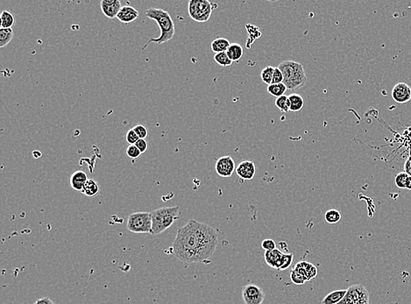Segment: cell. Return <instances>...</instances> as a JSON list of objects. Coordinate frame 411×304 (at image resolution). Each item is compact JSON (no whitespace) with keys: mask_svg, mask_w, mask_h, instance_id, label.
I'll list each match as a JSON object with an SVG mask.
<instances>
[{"mask_svg":"<svg viewBox=\"0 0 411 304\" xmlns=\"http://www.w3.org/2000/svg\"><path fill=\"white\" fill-rule=\"evenodd\" d=\"M218 245V234L212 227L189 220L177 231L173 252L183 262L204 263L213 255Z\"/></svg>","mask_w":411,"mask_h":304,"instance_id":"cell-1","label":"cell"},{"mask_svg":"<svg viewBox=\"0 0 411 304\" xmlns=\"http://www.w3.org/2000/svg\"><path fill=\"white\" fill-rule=\"evenodd\" d=\"M146 16L149 18L150 20L156 21L158 24L160 30V34L158 38L150 39L146 43V45L143 47V50L146 49V47L152 42H155L160 45L170 41L174 37L176 26H175V23L173 21L172 18L168 12L164 11L162 9L149 8L146 11Z\"/></svg>","mask_w":411,"mask_h":304,"instance_id":"cell-2","label":"cell"},{"mask_svg":"<svg viewBox=\"0 0 411 304\" xmlns=\"http://www.w3.org/2000/svg\"><path fill=\"white\" fill-rule=\"evenodd\" d=\"M283 75V84L290 91H297L307 83V75L303 66L294 61H284L278 65Z\"/></svg>","mask_w":411,"mask_h":304,"instance_id":"cell-3","label":"cell"},{"mask_svg":"<svg viewBox=\"0 0 411 304\" xmlns=\"http://www.w3.org/2000/svg\"><path fill=\"white\" fill-rule=\"evenodd\" d=\"M179 207H164L152 211V235L162 234L178 218Z\"/></svg>","mask_w":411,"mask_h":304,"instance_id":"cell-4","label":"cell"},{"mask_svg":"<svg viewBox=\"0 0 411 304\" xmlns=\"http://www.w3.org/2000/svg\"><path fill=\"white\" fill-rule=\"evenodd\" d=\"M217 4L208 0H190L188 5L189 17L197 22H206L210 20Z\"/></svg>","mask_w":411,"mask_h":304,"instance_id":"cell-5","label":"cell"},{"mask_svg":"<svg viewBox=\"0 0 411 304\" xmlns=\"http://www.w3.org/2000/svg\"><path fill=\"white\" fill-rule=\"evenodd\" d=\"M126 228L134 234H151V214L148 212L131 214L127 219Z\"/></svg>","mask_w":411,"mask_h":304,"instance_id":"cell-6","label":"cell"},{"mask_svg":"<svg viewBox=\"0 0 411 304\" xmlns=\"http://www.w3.org/2000/svg\"><path fill=\"white\" fill-rule=\"evenodd\" d=\"M339 304H369V292L364 285L354 284L347 288L343 300Z\"/></svg>","mask_w":411,"mask_h":304,"instance_id":"cell-7","label":"cell"},{"mask_svg":"<svg viewBox=\"0 0 411 304\" xmlns=\"http://www.w3.org/2000/svg\"><path fill=\"white\" fill-rule=\"evenodd\" d=\"M242 299L245 304H261L265 299V293L254 284H248L242 287Z\"/></svg>","mask_w":411,"mask_h":304,"instance_id":"cell-8","label":"cell"},{"mask_svg":"<svg viewBox=\"0 0 411 304\" xmlns=\"http://www.w3.org/2000/svg\"><path fill=\"white\" fill-rule=\"evenodd\" d=\"M216 172L221 177H231L235 171V163L231 156H223L216 163Z\"/></svg>","mask_w":411,"mask_h":304,"instance_id":"cell-9","label":"cell"},{"mask_svg":"<svg viewBox=\"0 0 411 304\" xmlns=\"http://www.w3.org/2000/svg\"><path fill=\"white\" fill-rule=\"evenodd\" d=\"M392 97L398 104H405L411 99V88L407 84L399 83L392 91Z\"/></svg>","mask_w":411,"mask_h":304,"instance_id":"cell-10","label":"cell"},{"mask_svg":"<svg viewBox=\"0 0 411 304\" xmlns=\"http://www.w3.org/2000/svg\"><path fill=\"white\" fill-rule=\"evenodd\" d=\"M101 10L105 17L109 19L117 18V15L122 8L121 2L119 0H102L100 3Z\"/></svg>","mask_w":411,"mask_h":304,"instance_id":"cell-11","label":"cell"},{"mask_svg":"<svg viewBox=\"0 0 411 304\" xmlns=\"http://www.w3.org/2000/svg\"><path fill=\"white\" fill-rule=\"evenodd\" d=\"M236 173L240 179L245 181L252 180L255 175V165L252 162L245 161L239 163L238 167H236Z\"/></svg>","mask_w":411,"mask_h":304,"instance_id":"cell-12","label":"cell"},{"mask_svg":"<svg viewBox=\"0 0 411 304\" xmlns=\"http://www.w3.org/2000/svg\"><path fill=\"white\" fill-rule=\"evenodd\" d=\"M293 270L302 275L306 279L307 281H310L311 280L314 279L315 277L318 275L317 267H315L313 264L307 262V261H301L297 263L294 267Z\"/></svg>","mask_w":411,"mask_h":304,"instance_id":"cell-13","label":"cell"},{"mask_svg":"<svg viewBox=\"0 0 411 304\" xmlns=\"http://www.w3.org/2000/svg\"><path fill=\"white\" fill-rule=\"evenodd\" d=\"M138 17H139V13L138 11L130 5L122 6V8L120 9L119 13L117 15V20L125 24L132 23L136 21Z\"/></svg>","mask_w":411,"mask_h":304,"instance_id":"cell-14","label":"cell"},{"mask_svg":"<svg viewBox=\"0 0 411 304\" xmlns=\"http://www.w3.org/2000/svg\"><path fill=\"white\" fill-rule=\"evenodd\" d=\"M88 180V176L85 172L82 170L76 171L70 176L69 184L74 190L82 192L84 185L87 183Z\"/></svg>","mask_w":411,"mask_h":304,"instance_id":"cell-15","label":"cell"},{"mask_svg":"<svg viewBox=\"0 0 411 304\" xmlns=\"http://www.w3.org/2000/svg\"><path fill=\"white\" fill-rule=\"evenodd\" d=\"M282 254L281 251L277 248L274 250L267 251L264 255L265 261L269 267L279 270L281 267Z\"/></svg>","mask_w":411,"mask_h":304,"instance_id":"cell-16","label":"cell"},{"mask_svg":"<svg viewBox=\"0 0 411 304\" xmlns=\"http://www.w3.org/2000/svg\"><path fill=\"white\" fill-rule=\"evenodd\" d=\"M289 103H290V113H298L304 106V99L301 95L297 93H292L288 96Z\"/></svg>","mask_w":411,"mask_h":304,"instance_id":"cell-17","label":"cell"},{"mask_svg":"<svg viewBox=\"0 0 411 304\" xmlns=\"http://www.w3.org/2000/svg\"><path fill=\"white\" fill-rule=\"evenodd\" d=\"M347 289H341L329 293L322 301V304H339L343 300Z\"/></svg>","mask_w":411,"mask_h":304,"instance_id":"cell-18","label":"cell"},{"mask_svg":"<svg viewBox=\"0 0 411 304\" xmlns=\"http://www.w3.org/2000/svg\"><path fill=\"white\" fill-rule=\"evenodd\" d=\"M100 191V186L95 180L89 179L84 185L82 193L88 197H94Z\"/></svg>","mask_w":411,"mask_h":304,"instance_id":"cell-19","label":"cell"},{"mask_svg":"<svg viewBox=\"0 0 411 304\" xmlns=\"http://www.w3.org/2000/svg\"><path fill=\"white\" fill-rule=\"evenodd\" d=\"M231 45L230 42L226 38H218L211 42V50L214 52L215 54L227 52Z\"/></svg>","mask_w":411,"mask_h":304,"instance_id":"cell-20","label":"cell"},{"mask_svg":"<svg viewBox=\"0 0 411 304\" xmlns=\"http://www.w3.org/2000/svg\"><path fill=\"white\" fill-rule=\"evenodd\" d=\"M227 53L232 63L238 62L243 56V47L239 43H231Z\"/></svg>","mask_w":411,"mask_h":304,"instance_id":"cell-21","label":"cell"},{"mask_svg":"<svg viewBox=\"0 0 411 304\" xmlns=\"http://www.w3.org/2000/svg\"><path fill=\"white\" fill-rule=\"evenodd\" d=\"M16 23V19L13 13H10L8 11H4L1 13V28L9 29L12 28L13 25Z\"/></svg>","mask_w":411,"mask_h":304,"instance_id":"cell-22","label":"cell"},{"mask_svg":"<svg viewBox=\"0 0 411 304\" xmlns=\"http://www.w3.org/2000/svg\"><path fill=\"white\" fill-rule=\"evenodd\" d=\"M267 91L269 92L270 95L274 96V97H280L281 96L285 95V92L288 91V88L286 87L285 84L283 83L281 84H270L268 86Z\"/></svg>","mask_w":411,"mask_h":304,"instance_id":"cell-23","label":"cell"},{"mask_svg":"<svg viewBox=\"0 0 411 304\" xmlns=\"http://www.w3.org/2000/svg\"><path fill=\"white\" fill-rule=\"evenodd\" d=\"M324 220L330 225H335L341 220V213L338 210H329L324 214Z\"/></svg>","mask_w":411,"mask_h":304,"instance_id":"cell-24","label":"cell"},{"mask_svg":"<svg viewBox=\"0 0 411 304\" xmlns=\"http://www.w3.org/2000/svg\"><path fill=\"white\" fill-rule=\"evenodd\" d=\"M13 31L12 28L0 29V47L7 46L11 41L13 40Z\"/></svg>","mask_w":411,"mask_h":304,"instance_id":"cell-25","label":"cell"},{"mask_svg":"<svg viewBox=\"0 0 411 304\" xmlns=\"http://www.w3.org/2000/svg\"><path fill=\"white\" fill-rule=\"evenodd\" d=\"M274 71V68L272 66H268L263 69L260 73L261 81L264 84H268V86L273 83Z\"/></svg>","mask_w":411,"mask_h":304,"instance_id":"cell-26","label":"cell"},{"mask_svg":"<svg viewBox=\"0 0 411 304\" xmlns=\"http://www.w3.org/2000/svg\"><path fill=\"white\" fill-rule=\"evenodd\" d=\"M214 60L216 63L219 64L220 66H223V67H228V66H231L232 64V61L229 58L227 52L215 54Z\"/></svg>","mask_w":411,"mask_h":304,"instance_id":"cell-27","label":"cell"},{"mask_svg":"<svg viewBox=\"0 0 411 304\" xmlns=\"http://www.w3.org/2000/svg\"><path fill=\"white\" fill-rule=\"evenodd\" d=\"M275 105L277 108L279 109L282 113H290V103L288 96H281L277 97L275 100Z\"/></svg>","mask_w":411,"mask_h":304,"instance_id":"cell-28","label":"cell"},{"mask_svg":"<svg viewBox=\"0 0 411 304\" xmlns=\"http://www.w3.org/2000/svg\"><path fill=\"white\" fill-rule=\"evenodd\" d=\"M293 254H283L281 258V267L279 270H286L292 265L293 262Z\"/></svg>","mask_w":411,"mask_h":304,"instance_id":"cell-29","label":"cell"},{"mask_svg":"<svg viewBox=\"0 0 411 304\" xmlns=\"http://www.w3.org/2000/svg\"><path fill=\"white\" fill-rule=\"evenodd\" d=\"M408 177H409V175H408L405 172L399 173V174L395 175V178H394V183H395V185H396L399 188H405V187H406V182H407Z\"/></svg>","mask_w":411,"mask_h":304,"instance_id":"cell-30","label":"cell"},{"mask_svg":"<svg viewBox=\"0 0 411 304\" xmlns=\"http://www.w3.org/2000/svg\"><path fill=\"white\" fill-rule=\"evenodd\" d=\"M290 278H291L292 282L294 284H297V285H303L307 281L306 279L302 275H300L299 273L296 272L295 270L291 271Z\"/></svg>","mask_w":411,"mask_h":304,"instance_id":"cell-31","label":"cell"},{"mask_svg":"<svg viewBox=\"0 0 411 304\" xmlns=\"http://www.w3.org/2000/svg\"><path fill=\"white\" fill-rule=\"evenodd\" d=\"M126 154L128 157L132 159L138 158L141 155V152L138 150V147L135 145H130L126 148Z\"/></svg>","mask_w":411,"mask_h":304,"instance_id":"cell-32","label":"cell"},{"mask_svg":"<svg viewBox=\"0 0 411 304\" xmlns=\"http://www.w3.org/2000/svg\"><path fill=\"white\" fill-rule=\"evenodd\" d=\"M126 142H127V143H129L130 145H135V144L137 143V141H138V140H139V138H138L137 134L135 133V131L134 130V128H133V129L129 130V131L126 133Z\"/></svg>","mask_w":411,"mask_h":304,"instance_id":"cell-33","label":"cell"},{"mask_svg":"<svg viewBox=\"0 0 411 304\" xmlns=\"http://www.w3.org/2000/svg\"><path fill=\"white\" fill-rule=\"evenodd\" d=\"M261 247L266 252L267 251L274 250V249H276V244H275V242L274 241L273 239L267 238V239H264L262 241V243H261Z\"/></svg>","mask_w":411,"mask_h":304,"instance_id":"cell-34","label":"cell"},{"mask_svg":"<svg viewBox=\"0 0 411 304\" xmlns=\"http://www.w3.org/2000/svg\"><path fill=\"white\" fill-rule=\"evenodd\" d=\"M134 130H135V133L137 134L139 139H144L145 140L147 137V135H148V130L144 125H135V127H134Z\"/></svg>","mask_w":411,"mask_h":304,"instance_id":"cell-35","label":"cell"},{"mask_svg":"<svg viewBox=\"0 0 411 304\" xmlns=\"http://www.w3.org/2000/svg\"><path fill=\"white\" fill-rule=\"evenodd\" d=\"M283 83V75L278 67L274 68L273 76V84H281Z\"/></svg>","mask_w":411,"mask_h":304,"instance_id":"cell-36","label":"cell"},{"mask_svg":"<svg viewBox=\"0 0 411 304\" xmlns=\"http://www.w3.org/2000/svg\"><path fill=\"white\" fill-rule=\"evenodd\" d=\"M135 146H137L138 150L141 152V154H143V153H145L147 150V148H148V143H147L146 140L139 139L138 141H137V143L135 144Z\"/></svg>","mask_w":411,"mask_h":304,"instance_id":"cell-37","label":"cell"},{"mask_svg":"<svg viewBox=\"0 0 411 304\" xmlns=\"http://www.w3.org/2000/svg\"><path fill=\"white\" fill-rule=\"evenodd\" d=\"M34 304H55L54 302L51 300L50 298L48 297H43L39 300L36 301Z\"/></svg>","mask_w":411,"mask_h":304,"instance_id":"cell-38","label":"cell"},{"mask_svg":"<svg viewBox=\"0 0 411 304\" xmlns=\"http://www.w3.org/2000/svg\"><path fill=\"white\" fill-rule=\"evenodd\" d=\"M404 172L407 174L409 176H411V157L408 159L407 162L405 163L404 165Z\"/></svg>","mask_w":411,"mask_h":304,"instance_id":"cell-39","label":"cell"},{"mask_svg":"<svg viewBox=\"0 0 411 304\" xmlns=\"http://www.w3.org/2000/svg\"><path fill=\"white\" fill-rule=\"evenodd\" d=\"M405 188H407L409 190H411V176H409L408 177L407 182H406V187Z\"/></svg>","mask_w":411,"mask_h":304,"instance_id":"cell-40","label":"cell"}]
</instances>
